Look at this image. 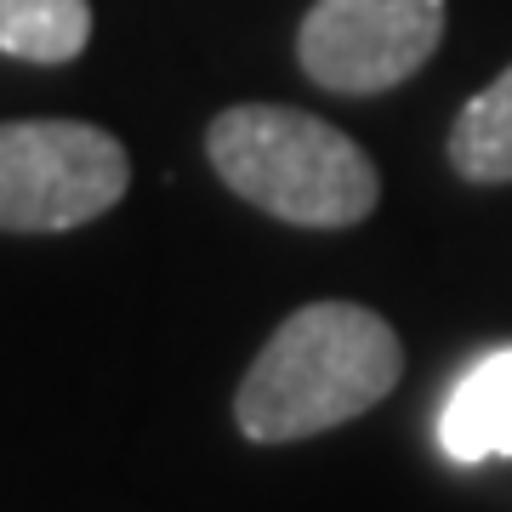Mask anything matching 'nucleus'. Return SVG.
<instances>
[{
  "instance_id": "nucleus-6",
  "label": "nucleus",
  "mask_w": 512,
  "mask_h": 512,
  "mask_svg": "<svg viewBox=\"0 0 512 512\" xmlns=\"http://www.w3.org/2000/svg\"><path fill=\"white\" fill-rule=\"evenodd\" d=\"M450 165L467 183H512V63L456 114Z\"/></svg>"
},
{
  "instance_id": "nucleus-3",
  "label": "nucleus",
  "mask_w": 512,
  "mask_h": 512,
  "mask_svg": "<svg viewBox=\"0 0 512 512\" xmlns=\"http://www.w3.org/2000/svg\"><path fill=\"white\" fill-rule=\"evenodd\" d=\"M131 188L120 137L86 120H0V228L63 234L97 222Z\"/></svg>"
},
{
  "instance_id": "nucleus-2",
  "label": "nucleus",
  "mask_w": 512,
  "mask_h": 512,
  "mask_svg": "<svg viewBox=\"0 0 512 512\" xmlns=\"http://www.w3.org/2000/svg\"><path fill=\"white\" fill-rule=\"evenodd\" d=\"M217 177L245 205L296 228H353L382 200V177L348 131L279 103H234L205 131Z\"/></svg>"
},
{
  "instance_id": "nucleus-4",
  "label": "nucleus",
  "mask_w": 512,
  "mask_h": 512,
  "mask_svg": "<svg viewBox=\"0 0 512 512\" xmlns=\"http://www.w3.org/2000/svg\"><path fill=\"white\" fill-rule=\"evenodd\" d=\"M444 40V0H313L296 57L313 86L342 97L393 92Z\"/></svg>"
},
{
  "instance_id": "nucleus-5",
  "label": "nucleus",
  "mask_w": 512,
  "mask_h": 512,
  "mask_svg": "<svg viewBox=\"0 0 512 512\" xmlns=\"http://www.w3.org/2000/svg\"><path fill=\"white\" fill-rule=\"evenodd\" d=\"M439 450L456 467H484V461L512 456V342L478 353L444 393Z\"/></svg>"
},
{
  "instance_id": "nucleus-1",
  "label": "nucleus",
  "mask_w": 512,
  "mask_h": 512,
  "mask_svg": "<svg viewBox=\"0 0 512 512\" xmlns=\"http://www.w3.org/2000/svg\"><path fill=\"white\" fill-rule=\"evenodd\" d=\"M399 376L404 348L382 313L359 302H308L251 359L234 421L256 444H296L365 416Z\"/></svg>"
},
{
  "instance_id": "nucleus-7",
  "label": "nucleus",
  "mask_w": 512,
  "mask_h": 512,
  "mask_svg": "<svg viewBox=\"0 0 512 512\" xmlns=\"http://www.w3.org/2000/svg\"><path fill=\"white\" fill-rule=\"evenodd\" d=\"M92 40V0H0V52L23 63H74Z\"/></svg>"
}]
</instances>
